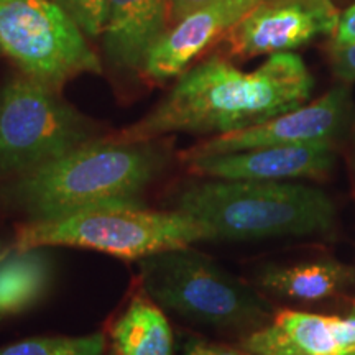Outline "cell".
Instances as JSON below:
<instances>
[{
  "label": "cell",
  "instance_id": "cell-1",
  "mask_svg": "<svg viewBox=\"0 0 355 355\" xmlns=\"http://www.w3.org/2000/svg\"><path fill=\"white\" fill-rule=\"evenodd\" d=\"M313 86L304 61L293 53L272 55L252 73L212 56L181 74L152 112L112 139L146 141L175 132L243 130L304 105Z\"/></svg>",
  "mask_w": 355,
  "mask_h": 355
},
{
  "label": "cell",
  "instance_id": "cell-2",
  "mask_svg": "<svg viewBox=\"0 0 355 355\" xmlns=\"http://www.w3.org/2000/svg\"><path fill=\"white\" fill-rule=\"evenodd\" d=\"M170 152L155 140L96 139L12 180L0 181V209L28 220L60 219L107 206H144Z\"/></svg>",
  "mask_w": 355,
  "mask_h": 355
},
{
  "label": "cell",
  "instance_id": "cell-3",
  "mask_svg": "<svg viewBox=\"0 0 355 355\" xmlns=\"http://www.w3.org/2000/svg\"><path fill=\"white\" fill-rule=\"evenodd\" d=\"M173 209L198 220L209 241L230 242L327 232L336 219L324 191L288 181H196L178 191Z\"/></svg>",
  "mask_w": 355,
  "mask_h": 355
},
{
  "label": "cell",
  "instance_id": "cell-4",
  "mask_svg": "<svg viewBox=\"0 0 355 355\" xmlns=\"http://www.w3.org/2000/svg\"><path fill=\"white\" fill-rule=\"evenodd\" d=\"M209 242L193 217L145 206L96 207L51 220H28L17 230L12 250L37 247H78L137 260L171 248Z\"/></svg>",
  "mask_w": 355,
  "mask_h": 355
},
{
  "label": "cell",
  "instance_id": "cell-5",
  "mask_svg": "<svg viewBox=\"0 0 355 355\" xmlns=\"http://www.w3.org/2000/svg\"><path fill=\"white\" fill-rule=\"evenodd\" d=\"M141 290L159 308L204 326L239 329L259 326L268 304L222 266L189 247L139 260Z\"/></svg>",
  "mask_w": 355,
  "mask_h": 355
},
{
  "label": "cell",
  "instance_id": "cell-6",
  "mask_svg": "<svg viewBox=\"0 0 355 355\" xmlns=\"http://www.w3.org/2000/svg\"><path fill=\"white\" fill-rule=\"evenodd\" d=\"M96 139L92 123L46 84L24 74L0 92V181L25 175Z\"/></svg>",
  "mask_w": 355,
  "mask_h": 355
},
{
  "label": "cell",
  "instance_id": "cell-7",
  "mask_svg": "<svg viewBox=\"0 0 355 355\" xmlns=\"http://www.w3.org/2000/svg\"><path fill=\"white\" fill-rule=\"evenodd\" d=\"M0 51L56 91L79 74L102 73L84 32L55 0H0Z\"/></svg>",
  "mask_w": 355,
  "mask_h": 355
},
{
  "label": "cell",
  "instance_id": "cell-8",
  "mask_svg": "<svg viewBox=\"0 0 355 355\" xmlns=\"http://www.w3.org/2000/svg\"><path fill=\"white\" fill-rule=\"evenodd\" d=\"M337 24L332 0H261L227 33L230 53L248 58L290 53L334 33Z\"/></svg>",
  "mask_w": 355,
  "mask_h": 355
},
{
  "label": "cell",
  "instance_id": "cell-9",
  "mask_svg": "<svg viewBox=\"0 0 355 355\" xmlns=\"http://www.w3.org/2000/svg\"><path fill=\"white\" fill-rule=\"evenodd\" d=\"M349 112V91L343 86H337L327 94L319 97L318 101L278 115L260 125L212 137L186 150L183 159L204 157V155L263 148V146L332 141L347 123Z\"/></svg>",
  "mask_w": 355,
  "mask_h": 355
},
{
  "label": "cell",
  "instance_id": "cell-10",
  "mask_svg": "<svg viewBox=\"0 0 355 355\" xmlns=\"http://www.w3.org/2000/svg\"><path fill=\"white\" fill-rule=\"evenodd\" d=\"M189 170L212 180L285 181L324 176L334 165L332 141L263 146L184 159Z\"/></svg>",
  "mask_w": 355,
  "mask_h": 355
},
{
  "label": "cell",
  "instance_id": "cell-11",
  "mask_svg": "<svg viewBox=\"0 0 355 355\" xmlns=\"http://www.w3.org/2000/svg\"><path fill=\"white\" fill-rule=\"evenodd\" d=\"M260 2L261 0H216L196 8L178 20L175 26L166 28L146 55L141 71L152 81L181 76L201 53L222 35L229 33Z\"/></svg>",
  "mask_w": 355,
  "mask_h": 355
},
{
  "label": "cell",
  "instance_id": "cell-12",
  "mask_svg": "<svg viewBox=\"0 0 355 355\" xmlns=\"http://www.w3.org/2000/svg\"><path fill=\"white\" fill-rule=\"evenodd\" d=\"M168 0H109L104 46L119 68L141 69L146 55L166 32Z\"/></svg>",
  "mask_w": 355,
  "mask_h": 355
},
{
  "label": "cell",
  "instance_id": "cell-13",
  "mask_svg": "<svg viewBox=\"0 0 355 355\" xmlns=\"http://www.w3.org/2000/svg\"><path fill=\"white\" fill-rule=\"evenodd\" d=\"M242 349L250 355H347L332 316L303 311H279L268 326L242 340Z\"/></svg>",
  "mask_w": 355,
  "mask_h": 355
},
{
  "label": "cell",
  "instance_id": "cell-14",
  "mask_svg": "<svg viewBox=\"0 0 355 355\" xmlns=\"http://www.w3.org/2000/svg\"><path fill=\"white\" fill-rule=\"evenodd\" d=\"M55 260L48 247L12 250L0 263V321L33 308L50 290Z\"/></svg>",
  "mask_w": 355,
  "mask_h": 355
},
{
  "label": "cell",
  "instance_id": "cell-15",
  "mask_svg": "<svg viewBox=\"0 0 355 355\" xmlns=\"http://www.w3.org/2000/svg\"><path fill=\"white\" fill-rule=\"evenodd\" d=\"M257 283L265 291L296 301H321L355 283V272L336 260H314L288 266H266Z\"/></svg>",
  "mask_w": 355,
  "mask_h": 355
},
{
  "label": "cell",
  "instance_id": "cell-16",
  "mask_svg": "<svg viewBox=\"0 0 355 355\" xmlns=\"http://www.w3.org/2000/svg\"><path fill=\"white\" fill-rule=\"evenodd\" d=\"M115 355H173V332L159 306L141 290L112 327Z\"/></svg>",
  "mask_w": 355,
  "mask_h": 355
},
{
  "label": "cell",
  "instance_id": "cell-17",
  "mask_svg": "<svg viewBox=\"0 0 355 355\" xmlns=\"http://www.w3.org/2000/svg\"><path fill=\"white\" fill-rule=\"evenodd\" d=\"M105 336L94 332L79 337H33L0 349V355H102Z\"/></svg>",
  "mask_w": 355,
  "mask_h": 355
},
{
  "label": "cell",
  "instance_id": "cell-18",
  "mask_svg": "<svg viewBox=\"0 0 355 355\" xmlns=\"http://www.w3.org/2000/svg\"><path fill=\"white\" fill-rule=\"evenodd\" d=\"M86 35L97 37L104 32L109 0H55Z\"/></svg>",
  "mask_w": 355,
  "mask_h": 355
},
{
  "label": "cell",
  "instance_id": "cell-19",
  "mask_svg": "<svg viewBox=\"0 0 355 355\" xmlns=\"http://www.w3.org/2000/svg\"><path fill=\"white\" fill-rule=\"evenodd\" d=\"M331 61L337 78L345 83L355 81V43L343 46L332 44Z\"/></svg>",
  "mask_w": 355,
  "mask_h": 355
},
{
  "label": "cell",
  "instance_id": "cell-20",
  "mask_svg": "<svg viewBox=\"0 0 355 355\" xmlns=\"http://www.w3.org/2000/svg\"><path fill=\"white\" fill-rule=\"evenodd\" d=\"M350 43H355V3L343 13V17H339V24L334 32V42H332L336 46Z\"/></svg>",
  "mask_w": 355,
  "mask_h": 355
},
{
  "label": "cell",
  "instance_id": "cell-21",
  "mask_svg": "<svg viewBox=\"0 0 355 355\" xmlns=\"http://www.w3.org/2000/svg\"><path fill=\"white\" fill-rule=\"evenodd\" d=\"M181 355H250V354L239 352V350L235 349L211 344V343H206V340L191 339L189 343L183 347V354Z\"/></svg>",
  "mask_w": 355,
  "mask_h": 355
},
{
  "label": "cell",
  "instance_id": "cell-22",
  "mask_svg": "<svg viewBox=\"0 0 355 355\" xmlns=\"http://www.w3.org/2000/svg\"><path fill=\"white\" fill-rule=\"evenodd\" d=\"M211 2H216V0H168V10H170L168 17H170V20L178 21L188 13Z\"/></svg>",
  "mask_w": 355,
  "mask_h": 355
},
{
  "label": "cell",
  "instance_id": "cell-23",
  "mask_svg": "<svg viewBox=\"0 0 355 355\" xmlns=\"http://www.w3.org/2000/svg\"><path fill=\"white\" fill-rule=\"evenodd\" d=\"M8 252H10V248H8V250L6 252V250H3V248H2V245H0V263H2L3 259H6V257L8 255Z\"/></svg>",
  "mask_w": 355,
  "mask_h": 355
},
{
  "label": "cell",
  "instance_id": "cell-24",
  "mask_svg": "<svg viewBox=\"0 0 355 355\" xmlns=\"http://www.w3.org/2000/svg\"><path fill=\"white\" fill-rule=\"evenodd\" d=\"M0 55H2V51H0Z\"/></svg>",
  "mask_w": 355,
  "mask_h": 355
},
{
  "label": "cell",
  "instance_id": "cell-25",
  "mask_svg": "<svg viewBox=\"0 0 355 355\" xmlns=\"http://www.w3.org/2000/svg\"><path fill=\"white\" fill-rule=\"evenodd\" d=\"M350 355H355V354H350Z\"/></svg>",
  "mask_w": 355,
  "mask_h": 355
}]
</instances>
